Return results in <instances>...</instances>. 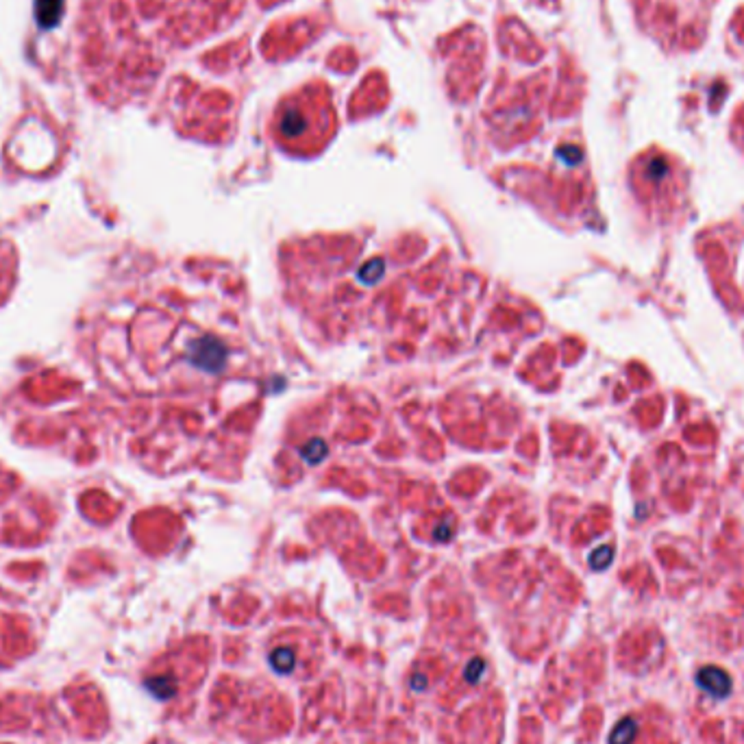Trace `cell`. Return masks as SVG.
Listing matches in <instances>:
<instances>
[{
	"instance_id": "obj_1",
	"label": "cell",
	"mask_w": 744,
	"mask_h": 744,
	"mask_svg": "<svg viewBox=\"0 0 744 744\" xmlns=\"http://www.w3.org/2000/svg\"><path fill=\"white\" fill-rule=\"evenodd\" d=\"M696 685L701 690H705L707 694L716 696V699H725L732 692V677L719 666H703L696 672Z\"/></svg>"
},
{
	"instance_id": "obj_2",
	"label": "cell",
	"mask_w": 744,
	"mask_h": 744,
	"mask_svg": "<svg viewBox=\"0 0 744 744\" xmlns=\"http://www.w3.org/2000/svg\"><path fill=\"white\" fill-rule=\"evenodd\" d=\"M636 736H638V723L627 716V719L616 723V727L612 729L608 742H610V744H633Z\"/></svg>"
},
{
	"instance_id": "obj_3",
	"label": "cell",
	"mask_w": 744,
	"mask_h": 744,
	"mask_svg": "<svg viewBox=\"0 0 744 744\" xmlns=\"http://www.w3.org/2000/svg\"><path fill=\"white\" fill-rule=\"evenodd\" d=\"M61 7H63V0H37V18L41 24H54L61 13Z\"/></svg>"
},
{
	"instance_id": "obj_4",
	"label": "cell",
	"mask_w": 744,
	"mask_h": 744,
	"mask_svg": "<svg viewBox=\"0 0 744 744\" xmlns=\"http://www.w3.org/2000/svg\"><path fill=\"white\" fill-rule=\"evenodd\" d=\"M270 664H272L274 670L281 672V674L292 672V670H294V664H296L294 651H292V649H277V651H272V653H270Z\"/></svg>"
},
{
	"instance_id": "obj_5",
	"label": "cell",
	"mask_w": 744,
	"mask_h": 744,
	"mask_svg": "<svg viewBox=\"0 0 744 744\" xmlns=\"http://www.w3.org/2000/svg\"><path fill=\"white\" fill-rule=\"evenodd\" d=\"M146 688H148V690L150 692H153L157 699H170L172 694H174V690H176V685H174V681L172 679H168V677H157V679H150L148 683H146Z\"/></svg>"
},
{
	"instance_id": "obj_6",
	"label": "cell",
	"mask_w": 744,
	"mask_h": 744,
	"mask_svg": "<svg viewBox=\"0 0 744 744\" xmlns=\"http://www.w3.org/2000/svg\"><path fill=\"white\" fill-rule=\"evenodd\" d=\"M484 670H486L484 659H473L471 666L466 668V681L468 683H477L481 679V672H484Z\"/></svg>"
}]
</instances>
